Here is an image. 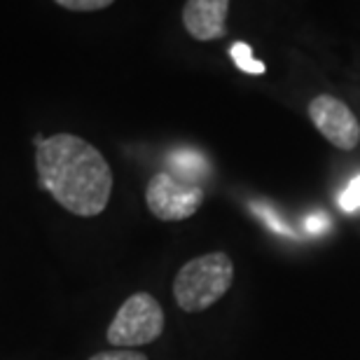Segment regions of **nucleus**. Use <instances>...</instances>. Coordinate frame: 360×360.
<instances>
[{"label":"nucleus","instance_id":"1","mask_svg":"<svg viewBox=\"0 0 360 360\" xmlns=\"http://www.w3.org/2000/svg\"><path fill=\"white\" fill-rule=\"evenodd\" d=\"M38 180L52 199L77 218H96L112 194V169L103 155L75 134L35 136Z\"/></svg>","mask_w":360,"mask_h":360},{"label":"nucleus","instance_id":"3","mask_svg":"<svg viewBox=\"0 0 360 360\" xmlns=\"http://www.w3.org/2000/svg\"><path fill=\"white\" fill-rule=\"evenodd\" d=\"M164 333V309L150 292L131 295L108 326V342L117 349H134L155 342Z\"/></svg>","mask_w":360,"mask_h":360},{"label":"nucleus","instance_id":"8","mask_svg":"<svg viewBox=\"0 0 360 360\" xmlns=\"http://www.w3.org/2000/svg\"><path fill=\"white\" fill-rule=\"evenodd\" d=\"M229 56H232V61L236 63V68H241L243 73H248V75H262L264 70H267V66H264L262 61L253 59V49H250V45H246V42L232 45Z\"/></svg>","mask_w":360,"mask_h":360},{"label":"nucleus","instance_id":"10","mask_svg":"<svg viewBox=\"0 0 360 360\" xmlns=\"http://www.w3.org/2000/svg\"><path fill=\"white\" fill-rule=\"evenodd\" d=\"M340 204H342L344 211H349V213L358 211V208H360V176L349 183V187L344 190V194L340 197Z\"/></svg>","mask_w":360,"mask_h":360},{"label":"nucleus","instance_id":"5","mask_svg":"<svg viewBox=\"0 0 360 360\" xmlns=\"http://www.w3.org/2000/svg\"><path fill=\"white\" fill-rule=\"evenodd\" d=\"M314 127L328 143H333L340 150H354L360 141V122L351 108L344 101L330 96V94H319L309 101L307 108Z\"/></svg>","mask_w":360,"mask_h":360},{"label":"nucleus","instance_id":"4","mask_svg":"<svg viewBox=\"0 0 360 360\" xmlns=\"http://www.w3.org/2000/svg\"><path fill=\"white\" fill-rule=\"evenodd\" d=\"M204 187L176 178L171 171H160L146 187V204L157 220L180 222L192 218L204 204Z\"/></svg>","mask_w":360,"mask_h":360},{"label":"nucleus","instance_id":"7","mask_svg":"<svg viewBox=\"0 0 360 360\" xmlns=\"http://www.w3.org/2000/svg\"><path fill=\"white\" fill-rule=\"evenodd\" d=\"M171 169H174L171 174L187 183H197V178L206 176V162L197 153H176L171 157Z\"/></svg>","mask_w":360,"mask_h":360},{"label":"nucleus","instance_id":"6","mask_svg":"<svg viewBox=\"0 0 360 360\" xmlns=\"http://www.w3.org/2000/svg\"><path fill=\"white\" fill-rule=\"evenodd\" d=\"M229 0H185L183 26L199 42L220 40L227 35Z\"/></svg>","mask_w":360,"mask_h":360},{"label":"nucleus","instance_id":"12","mask_svg":"<svg viewBox=\"0 0 360 360\" xmlns=\"http://www.w3.org/2000/svg\"><path fill=\"white\" fill-rule=\"evenodd\" d=\"M257 208V213L262 215V220H267L269 222V227L274 229V232H285V234H290V229H288L283 222H278L276 218H274V213L269 211V208H260V206H255Z\"/></svg>","mask_w":360,"mask_h":360},{"label":"nucleus","instance_id":"13","mask_svg":"<svg viewBox=\"0 0 360 360\" xmlns=\"http://www.w3.org/2000/svg\"><path fill=\"white\" fill-rule=\"evenodd\" d=\"M326 225H328L326 215L316 213V215H309V218H307V229H309V232H321V229L326 227Z\"/></svg>","mask_w":360,"mask_h":360},{"label":"nucleus","instance_id":"2","mask_svg":"<svg viewBox=\"0 0 360 360\" xmlns=\"http://www.w3.org/2000/svg\"><path fill=\"white\" fill-rule=\"evenodd\" d=\"M234 281L232 257L222 250L206 253L180 267L174 278V297L187 314H199L225 297Z\"/></svg>","mask_w":360,"mask_h":360},{"label":"nucleus","instance_id":"9","mask_svg":"<svg viewBox=\"0 0 360 360\" xmlns=\"http://www.w3.org/2000/svg\"><path fill=\"white\" fill-rule=\"evenodd\" d=\"M54 3L66 7L70 12H98L110 7L115 0H54Z\"/></svg>","mask_w":360,"mask_h":360},{"label":"nucleus","instance_id":"11","mask_svg":"<svg viewBox=\"0 0 360 360\" xmlns=\"http://www.w3.org/2000/svg\"><path fill=\"white\" fill-rule=\"evenodd\" d=\"M89 360H148V356L139 354L134 349H115V351H101V354L91 356Z\"/></svg>","mask_w":360,"mask_h":360}]
</instances>
